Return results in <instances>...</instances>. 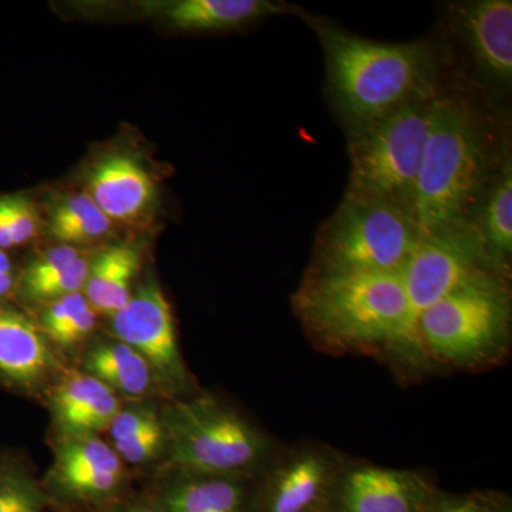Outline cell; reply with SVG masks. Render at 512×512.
Returning <instances> with one entry per match:
<instances>
[{
  "label": "cell",
  "mask_w": 512,
  "mask_h": 512,
  "mask_svg": "<svg viewBox=\"0 0 512 512\" xmlns=\"http://www.w3.org/2000/svg\"><path fill=\"white\" fill-rule=\"evenodd\" d=\"M303 328L332 353H389L413 365L402 274L309 272L293 296Z\"/></svg>",
  "instance_id": "cell-1"
},
{
  "label": "cell",
  "mask_w": 512,
  "mask_h": 512,
  "mask_svg": "<svg viewBox=\"0 0 512 512\" xmlns=\"http://www.w3.org/2000/svg\"><path fill=\"white\" fill-rule=\"evenodd\" d=\"M326 59V84L349 133L437 93L436 53L426 42L365 39L306 16Z\"/></svg>",
  "instance_id": "cell-2"
},
{
  "label": "cell",
  "mask_w": 512,
  "mask_h": 512,
  "mask_svg": "<svg viewBox=\"0 0 512 512\" xmlns=\"http://www.w3.org/2000/svg\"><path fill=\"white\" fill-rule=\"evenodd\" d=\"M491 154L483 116L463 97L437 90L413 205L423 237L467 221L490 177Z\"/></svg>",
  "instance_id": "cell-3"
},
{
  "label": "cell",
  "mask_w": 512,
  "mask_h": 512,
  "mask_svg": "<svg viewBox=\"0 0 512 512\" xmlns=\"http://www.w3.org/2000/svg\"><path fill=\"white\" fill-rule=\"evenodd\" d=\"M167 471L255 480L278 453L275 441L212 394L161 404Z\"/></svg>",
  "instance_id": "cell-4"
},
{
  "label": "cell",
  "mask_w": 512,
  "mask_h": 512,
  "mask_svg": "<svg viewBox=\"0 0 512 512\" xmlns=\"http://www.w3.org/2000/svg\"><path fill=\"white\" fill-rule=\"evenodd\" d=\"M510 330L507 276L487 272L421 313L416 336L427 365L476 369L507 353Z\"/></svg>",
  "instance_id": "cell-5"
},
{
  "label": "cell",
  "mask_w": 512,
  "mask_h": 512,
  "mask_svg": "<svg viewBox=\"0 0 512 512\" xmlns=\"http://www.w3.org/2000/svg\"><path fill=\"white\" fill-rule=\"evenodd\" d=\"M421 235L409 211L348 194L316 238L313 271L402 274Z\"/></svg>",
  "instance_id": "cell-6"
},
{
  "label": "cell",
  "mask_w": 512,
  "mask_h": 512,
  "mask_svg": "<svg viewBox=\"0 0 512 512\" xmlns=\"http://www.w3.org/2000/svg\"><path fill=\"white\" fill-rule=\"evenodd\" d=\"M433 97L410 101L349 133L348 194L389 202L413 215Z\"/></svg>",
  "instance_id": "cell-7"
},
{
  "label": "cell",
  "mask_w": 512,
  "mask_h": 512,
  "mask_svg": "<svg viewBox=\"0 0 512 512\" xmlns=\"http://www.w3.org/2000/svg\"><path fill=\"white\" fill-rule=\"evenodd\" d=\"M487 272L500 274L488 261L474 222L444 225L421 238L402 272L409 303V338L414 366H427L416 336L421 313L458 286Z\"/></svg>",
  "instance_id": "cell-8"
},
{
  "label": "cell",
  "mask_w": 512,
  "mask_h": 512,
  "mask_svg": "<svg viewBox=\"0 0 512 512\" xmlns=\"http://www.w3.org/2000/svg\"><path fill=\"white\" fill-rule=\"evenodd\" d=\"M346 460L316 441L278 451L254 480L249 512H330Z\"/></svg>",
  "instance_id": "cell-9"
},
{
  "label": "cell",
  "mask_w": 512,
  "mask_h": 512,
  "mask_svg": "<svg viewBox=\"0 0 512 512\" xmlns=\"http://www.w3.org/2000/svg\"><path fill=\"white\" fill-rule=\"evenodd\" d=\"M110 319L114 338L144 357L167 399L191 394L194 383L178 343L173 311L156 279L148 276Z\"/></svg>",
  "instance_id": "cell-10"
},
{
  "label": "cell",
  "mask_w": 512,
  "mask_h": 512,
  "mask_svg": "<svg viewBox=\"0 0 512 512\" xmlns=\"http://www.w3.org/2000/svg\"><path fill=\"white\" fill-rule=\"evenodd\" d=\"M127 467L100 436L59 437L52 467L42 481L47 494L74 503H99L114 497Z\"/></svg>",
  "instance_id": "cell-11"
},
{
  "label": "cell",
  "mask_w": 512,
  "mask_h": 512,
  "mask_svg": "<svg viewBox=\"0 0 512 512\" xmlns=\"http://www.w3.org/2000/svg\"><path fill=\"white\" fill-rule=\"evenodd\" d=\"M434 490L417 471L348 458L330 512H426Z\"/></svg>",
  "instance_id": "cell-12"
},
{
  "label": "cell",
  "mask_w": 512,
  "mask_h": 512,
  "mask_svg": "<svg viewBox=\"0 0 512 512\" xmlns=\"http://www.w3.org/2000/svg\"><path fill=\"white\" fill-rule=\"evenodd\" d=\"M60 376L57 350L36 319L13 302H0V384L25 396H40Z\"/></svg>",
  "instance_id": "cell-13"
},
{
  "label": "cell",
  "mask_w": 512,
  "mask_h": 512,
  "mask_svg": "<svg viewBox=\"0 0 512 512\" xmlns=\"http://www.w3.org/2000/svg\"><path fill=\"white\" fill-rule=\"evenodd\" d=\"M454 26L478 67L491 80L512 79V2L474 0L454 8Z\"/></svg>",
  "instance_id": "cell-14"
},
{
  "label": "cell",
  "mask_w": 512,
  "mask_h": 512,
  "mask_svg": "<svg viewBox=\"0 0 512 512\" xmlns=\"http://www.w3.org/2000/svg\"><path fill=\"white\" fill-rule=\"evenodd\" d=\"M47 396L59 437L100 436L123 404L106 384L83 370L62 373Z\"/></svg>",
  "instance_id": "cell-15"
},
{
  "label": "cell",
  "mask_w": 512,
  "mask_h": 512,
  "mask_svg": "<svg viewBox=\"0 0 512 512\" xmlns=\"http://www.w3.org/2000/svg\"><path fill=\"white\" fill-rule=\"evenodd\" d=\"M87 183V194L111 222L138 224L150 214L156 202L153 178L128 154L101 158L90 171Z\"/></svg>",
  "instance_id": "cell-16"
},
{
  "label": "cell",
  "mask_w": 512,
  "mask_h": 512,
  "mask_svg": "<svg viewBox=\"0 0 512 512\" xmlns=\"http://www.w3.org/2000/svg\"><path fill=\"white\" fill-rule=\"evenodd\" d=\"M252 484L249 478L168 471L153 501L164 512H249Z\"/></svg>",
  "instance_id": "cell-17"
},
{
  "label": "cell",
  "mask_w": 512,
  "mask_h": 512,
  "mask_svg": "<svg viewBox=\"0 0 512 512\" xmlns=\"http://www.w3.org/2000/svg\"><path fill=\"white\" fill-rule=\"evenodd\" d=\"M150 6L170 28L184 32L237 29L269 16L293 12L288 3L271 0H174Z\"/></svg>",
  "instance_id": "cell-18"
},
{
  "label": "cell",
  "mask_w": 512,
  "mask_h": 512,
  "mask_svg": "<svg viewBox=\"0 0 512 512\" xmlns=\"http://www.w3.org/2000/svg\"><path fill=\"white\" fill-rule=\"evenodd\" d=\"M80 370L96 377L128 402L150 400L160 392L156 376L144 357L114 336L90 343L84 350Z\"/></svg>",
  "instance_id": "cell-19"
},
{
  "label": "cell",
  "mask_w": 512,
  "mask_h": 512,
  "mask_svg": "<svg viewBox=\"0 0 512 512\" xmlns=\"http://www.w3.org/2000/svg\"><path fill=\"white\" fill-rule=\"evenodd\" d=\"M107 433L110 446L126 467H150L165 457L167 437L161 404L151 400L121 404Z\"/></svg>",
  "instance_id": "cell-20"
},
{
  "label": "cell",
  "mask_w": 512,
  "mask_h": 512,
  "mask_svg": "<svg viewBox=\"0 0 512 512\" xmlns=\"http://www.w3.org/2000/svg\"><path fill=\"white\" fill-rule=\"evenodd\" d=\"M140 265V249L130 244L114 245L93 256L83 295L97 315H114L130 301Z\"/></svg>",
  "instance_id": "cell-21"
},
{
  "label": "cell",
  "mask_w": 512,
  "mask_h": 512,
  "mask_svg": "<svg viewBox=\"0 0 512 512\" xmlns=\"http://www.w3.org/2000/svg\"><path fill=\"white\" fill-rule=\"evenodd\" d=\"M488 261L500 274L510 272L512 256V164L505 158L493 187L485 195L476 224Z\"/></svg>",
  "instance_id": "cell-22"
},
{
  "label": "cell",
  "mask_w": 512,
  "mask_h": 512,
  "mask_svg": "<svg viewBox=\"0 0 512 512\" xmlns=\"http://www.w3.org/2000/svg\"><path fill=\"white\" fill-rule=\"evenodd\" d=\"M97 316L86 296L79 292L45 303L36 323L53 348L73 350L92 336Z\"/></svg>",
  "instance_id": "cell-23"
},
{
  "label": "cell",
  "mask_w": 512,
  "mask_h": 512,
  "mask_svg": "<svg viewBox=\"0 0 512 512\" xmlns=\"http://www.w3.org/2000/svg\"><path fill=\"white\" fill-rule=\"evenodd\" d=\"M113 222L100 211L87 192L70 195L53 211L50 232L62 245L92 244L107 237Z\"/></svg>",
  "instance_id": "cell-24"
},
{
  "label": "cell",
  "mask_w": 512,
  "mask_h": 512,
  "mask_svg": "<svg viewBox=\"0 0 512 512\" xmlns=\"http://www.w3.org/2000/svg\"><path fill=\"white\" fill-rule=\"evenodd\" d=\"M49 494L29 461L16 451L0 453V512H43Z\"/></svg>",
  "instance_id": "cell-25"
},
{
  "label": "cell",
  "mask_w": 512,
  "mask_h": 512,
  "mask_svg": "<svg viewBox=\"0 0 512 512\" xmlns=\"http://www.w3.org/2000/svg\"><path fill=\"white\" fill-rule=\"evenodd\" d=\"M0 204L15 249L25 247L39 237L42 221L35 202L28 195L22 192L0 194Z\"/></svg>",
  "instance_id": "cell-26"
},
{
  "label": "cell",
  "mask_w": 512,
  "mask_h": 512,
  "mask_svg": "<svg viewBox=\"0 0 512 512\" xmlns=\"http://www.w3.org/2000/svg\"><path fill=\"white\" fill-rule=\"evenodd\" d=\"M426 512H490L488 494H444L434 490Z\"/></svg>",
  "instance_id": "cell-27"
},
{
  "label": "cell",
  "mask_w": 512,
  "mask_h": 512,
  "mask_svg": "<svg viewBox=\"0 0 512 512\" xmlns=\"http://www.w3.org/2000/svg\"><path fill=\"white\" fill-rule=\"evenodd\" d=\"M110 512H164L153 500L151 501H130L114 505Z\"/></svg>",
  "instance_id": "cell-28"
},
{
  "label": "cell",
  "mask_w": 512,
  "mask_h": 512,
  "mask_svg": "<svg viewBox=\"0 0 512 512\" xmlns=\"http://www.w3.org/2000/svg\"><path fill=\"white\" fill-rule=\"evenodd\" d=\"M488 510L490 512H512L511 498L504 494H488Z\"/></svg>",
  "instance_id": "cell-29"
},
{
  "label": "cell",
  "mask_w": 512,
  "mask_h": 512,
  "mask_svg": "<svg viewBox=\"0 0 512 512\" xmlns=\"http://www.w3.org/2000/svg\"><path fill=\"white\" fill-rule=\"evenodd\" d=\"M15 249L12 235H10L5 215H3L2 204H0V251L12 252Z\"/></svg>",
  "instance_id": "cell-30"
},
{
  "label": "cell",
  "mask_w": 512,
  "mask_h": 512,
  "mask_svg": "<svg viewBox=\"0 0 512 512\" xmlns=\"http://www.w3.org/2000/svg\"><path fill=\"white\" fill-rule=\"evenodd\" d=\"M19 268L13 261L10 252L0 251V274H10V272H18Z\"/></svg>",
  "instance_id": "cell-31"
}]
</instances>
